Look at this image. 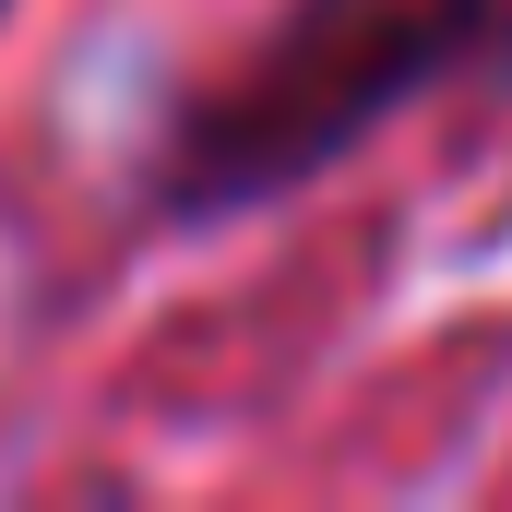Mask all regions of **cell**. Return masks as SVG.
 <instances>
[{
	"mask_svg": "<svg viewBox=\"0 0 512 512\" xmlns=\"http://www.w3.org/2000/svg\"><path fill=\"white\" fill-rule=\"evenodd\" d=\"M512 36V0H310L262 36L251 72H227L167 155V215L274 203L310 167H334L358 131H382L405 96L465 72Z\"/></svg>",
	"mask_w": 512,
	"mask_h": 512,
	"instance_id": "obj_1",
	"label": "cell"
}]
</instances>
